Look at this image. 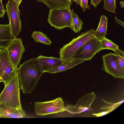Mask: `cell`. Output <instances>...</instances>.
Wrapping results in <instances>:
<instances>
[{"label": "cell", "instance_id": "cell-1", "mask_svg": "<svg viewBox=\"0 0 124 124\" xmlns=\"http://www.w3.org/2000/svg\"><path fill=\"white\" fill-rule=\"evenodd\" d=\"M17 72L23 93H31L37 86L43 71L36 58L25 61L19 65Z\"/></svg>", "mask_w": 124, "mask_h": 124}, {"label": "cell", "instance_id": "cell-2", "mask_svg": "<svg viewBox=\"0 0 124 124\" xmlns=\"http://www.w3.org/2000/svg\"><path fill=\"white\" fill-rule=\"evenodd\" d=\"M18 72L5 86L0 94V102L15 108H22Z\"/></svg>", "mask_w": 124, "mask_h": 124}, {"label": "cell", "instance_id": "cell-3", "mask_svg": "<svg viewBox=\"0 0 124 124\" xmlns=\"http://www.w3.org/2000/svg\"><path fill=\"white\" fill-rule=\"evenodd\" d=\"M95 30L92 29L80 33L69 43L64 45L60 49V58L65 60L73 58L80 48L86 42L94 36Z\"/></svg>", "mask_w": 124, "mask_h": 124}, {"label": "cell", "instance_id": "cell-4", "mask_svg": "<svg viewBox=\"0 0 124 124\" xmlns=\"http://www.w3.org/2000/svg\"><path fill=\"white\" fill-rule=\"evenodd\" d=\"M47 19L48 23L55 29L62 30L68 27L71 28V9L66 8L50 9Z\"/></svg>", "mask_w": 124, "mask_h": 124}, {"label": "cell", "instance_id": "cell-5", "mask_svg": "<svg viewBox=\"0 0 124 124\" xmlns=\"http://www.w3.org/2000/svg\"><path fill=\"white\" fill-rule=\"evenodd\" d=\"M34 108L36 115L44 116L63 112L65 111L64 102L61 97L45 102H36Z\"/></svg>", "mask_w": 124, "mask_h": 124}, {"label": "cell", "instance_id": "cell-6", "mask_svg": "<svg viewBox=\"0 0 124 124\" xmlns=\"http://www.w3.org/2000/svg\"><path fill=\"white\" fill-rule=\"evenodd\" d=\"M6 6L11 35L12 38H14L16 37L21 31L20 11L18 7L13 0H9Z\"/></svg>", "mask_w": 124, "mask_h": 124}, {"label": "cell", "instance_id": "cell-7", "mask_svg": "<svg viewBox=\"0 0 124 124\" xmlns=\"http://www.w3.org/2000/svg\"><path fill=\"white\" fill-rule=\"evenodd\" d=\"M17 72L11 62L6 48H0V77L4 86Z\"/></svg>", "mask_w": 124, "mask_h": 124}, {"label": "cell", "instance_id": "cell-8", "mask_svg": "<svg viewBox=\"0 0 124 124\" xmlns=\"http://www.w3.org/2000/svg\"><path fill=\"white\" fill-rule=\"evenodd\" d=\"M102 50L100 40L94 37L84 44L73 58L90 60L96 53Z\"/></svg>", "mask_w": 124, "mask_h": 124}, {"label": "cell", "instance_id": "cell-9", "mask_svg": "<svg viewBox=\"0 0 124 124\" xmlns=\"http://www.w3.org/2000/svg\"><path fill=\"white\" fill-rule=\"evenodd\" d=\"M6 48L11 62L17 69L25 50L22 39L16 37L12 39Z\"/></svg>", "mask_w": 124, "mask_h": 124}, {"label": "cell", "instance_id": "cell-10", "mask_svg": "<svg viewBox=\"0 0 124 124\" xmlns=\"http://www.w3.org/2000/svg\"><path fill=\"white\" fill-rule=\"evenodd\" d=\"M96 96L92 92L82 97L75 105H68L65 107V111L72 114H76L86 111H91V106L95 99Z\"/></svg>", "mask_w": 124, "mask_h": 124}, {"label": "cell", "instance_id": "cell-11", "mask_svg": "<svg viewBox=\"0 0 124 124\" xmlns=\"http://www.w3.org/2000/svg\"><path fill=\"white\" fill-rule=\"evenodd\" d=\"M103 63L101 69L116 78H124V73L118 68L115 55L110 53L102 56Z\"/></svg>", "mask_w": 124, "mask_h": 124}, {"label": "cell", "instance_id": "cell-12", "mask_svg": "<svg viewBox=\"0 0 124 124\" xmlns=\"http://www.w3.org/2000/svg\"><path fill=\"white\" fill-rule=\"evenodd\" d=\"M26 116L25 112L22 108H13L0 102V118H22Z\"/></svg>", "mask_w": 124, "mask_h": 124}, {"label": "cell", "instance_id": "cell-13", "mask_svg": "<svg viewBox=\"0 0 124 124\" xmlns=\"http://www.w3.org/2000/svg\"><path fill=\"white\" fill-rule=\"evenodd\" d=\"M36 58L44 73L61 64L64 61L60 58L48 57L40 55Z\"/></svg>", "mask_w": 124, "mask_h": 124}, {"label": "cell", "instance_id": "cell-14", "mask_svg": "<svg viewBox=\"0 0 124 124\" xmlns=\"http://www.w3.org/2000/svg\"><path fill=\"white\" fill-rule=\"evenodd\" d=\"M85 61L83 59L75 58L64 60L60 64L47 70L46 72L54 74L72 68Z\"/></svg>", "mask_w": 124, "mask_h": 124}, {"label": "cell", "instance_id": "cell-15", "mask_svg": "<svg viewBox=\"0 0 124 124\" xmlns=\"http://www.w3.org/2000/svg\"><path fill=\"white\" fill-rule=\"evenodd\" d=\"M38 2L43 3L49 9L63 8H70L73 4L71 0H36Z\"/></svg>", "mask_w": 124, "mask_h": 124}, {"label": "cell", "instance_id": "cell-16", "mask_svg": "<svg viewBox=\"0 0 124 124\" xmlns=\"http://www.w3.org/2000/svg\"><path fill=\"white\" fill-rule=\"evenodd\" d=\"M107 18L104 15L101 16L97 28L95 30V37L100 39L107 35Z\"/></svg>", "mask_w": 124, "mask_h": 124}, {"label": "cell", "instance_id": "cell-17", "mask_svg": "<svg viewBox=\"0 0 124 124\" xmlns=\"http://www.w3.org/2000/svg\"><path fill=\"white\" fill-rule=\"evenodd\" d=\"M71 27L70 29L75 33L79 32L82 29L83 24L82 20L75 14L73 9H71Z\"/></svg>", "mask_w": 124, "mask_h": 124}, {"label": "cell", "instance_id": "cell-18", "mask_svg": "<svg viewBox=\"0 0 124 124\" xmlns=\"http://www.w3.org/2000/svg\"><path fill=\"white\" fill-rule=\"evenodd\" d=\"M31 37L35 42L48 45H50L52 43L49 38L45 34L41 31H34L32 32Z\"/></svg>", "mask_w": 124, "mask_h": 124}, {"label": "cell", "instance_id": "cell-19", "mask_svg": "<svg viewBox=\"0 0 124 124\" xmlns=\"http://www.w3.org/2000/svg\"><path fill=\"white\" fill-rule=\"evenodd\" d=\"M113 53L118 69L124 73V51L119 48L114 51Z\"/></svg>", "mask_w": 124, "mask_h": 124}, {"label": "cell", "instance_id": "cell-20", "mask_svg": "<svg viewBox=\"0 0 124 124\" xmlns=\"http://www.w3.org/2000/svg\"><path fill=\"white\" fill-rule=\"evenodd\" d=\"M9 24H0V41L12 39Z\"/></svg>", "mask_w": 124, "mask_h": 124}, {"label": "cell", "instance_id": "cell-21", "mask_svg": "<svg viewBox=\"0 0 124 124\" xmlns=\"http://www.w3.org/2000/svg\"><path fill=\"white\" fill-rule=\"evenodd\" d=\"M101 43L103 49H108L114 51L119 48V46L112 41L106 38L105 37L100 39Z\"/></svg>", "mask_w": 124, "mask_h": 124}, {"label": "cell", "instance_id": "cell-22", "mask_svg": "<svg viewBox=\"0 0 124 124\" xmlns=\"http://www.w3.org/2000/svg\"><path fill=\"white\" fill-rule=\"evenodd\" d=\"M103 1L104 9L109 12L116 14L115 10L116 7V0H103Z\"/></svg>", "mask_w": 124, "mask_h": 124}, {"label": "cell", "instance_id": "cell-23", "mask_svg": "<svg viewBox=\"0 0 124 124\" xmlns=\"http://www.w3.org/2000/svg\"><path fill=\"white\" fill-rule=\"evenodd\" d=\"M102 100L106 104L109 105V106L106 105L104 106L101 108V109H113L114 110L120 105V104L123 102L124 101V100H123L121 101L116 103H113L109 102L111 105H110L109 104L108 102L106 101L103 99H102Z\"/></svg>", "mask_w": 124, "mask_h": 124}, {"label": "cell", "instance_id": "cell-24", "mask_svg": "<svg viewBox=\"0 0 124 124\" xmlns=\"http://www.w3.org/2000/svg\"><path fill=\"white\" fill-rule=\"evenodd\" d=\"M77 5H79L83 12L85 11L86 9H89L90 6L88 5V0H73Z\"/></svg>", "mask_w": 124, "mask_h": 124}, {"label": "cell", "instance_id": "cell-25", "mask_svg": "<svg viewBox=\"0 0 124 124\" xmlns=\"http://www.w3.org/2000/svg\"><path fill=\"white\" fill-rule=\"evenodd\" d=\"M113 110H114L113 109H109L107 110L97 113H94L92 115H93L95 116L96 117H99L107 114Z\"/></svg>", "mask_w": 124, "mask_h": 124}, {"label": "cell", "instance_id": "cell-26", "mask_svg": "<svg viewBox=\"0 0 124 124\" xmlns=\"http://www.w3.org/2000/svg\"><path fill=\"white\" fill-rule=\"evenodd\" d=\"M7 10L5 9L2 1H0V17L3 18Z\"/></svg>", "mask_w": 124, "mask_h": 124}, {"label": "cell", "instance_id": "cell-27", "mask_svg": "<svg viewBox=\"0 0 124 124\" xmlns=\"http://www.w3.org/2000/svg\"><path fill=\"white\" fill-rule=\"evenodd\" d=\"M11 40L0 41V48H6Z\"/></svg>", "mask_w": 124, "mask_h": 124}, {"label": "cell", "instance_id": "cell-28", "mask_svg": "<svg viewBox=\"0 0 124 124\" xmlns=\"http://www.w3.org/2000/svg\"><path fill=\"white\" fill-rule=\"evenodd\" d=\"M101 0H91V4L95 8H96L100 4Z\"/></svg>", "mask_w": 124, "mask_h": 124}, {"label": "cell", "instance_id": "cell-29", "mask_svg": "<svg viewBox=\"0 0 124 124\" xmlns=\"http://www.w3.org/2000/svg\"><path fill=\"white\" fill-rule=\"evenodd\" d=\"M114 18L116 23H118L119 25L122 26L123 27H124V23L123 22L119 19L116 16Z\"/></svg>", "mask_w": 124, "mask_h": 124}, {"label": "cell", "instance_id": "cell-30", "mask_svg": "<svg viewBox=\"0 0 124 124\" xmlns=\"http://www.w3.org/2000/svg\"><path fill=\"white\" fill-rule=\"evenodd\" d=\"M16 3L17 6L18 7L20 4L22 0H13Z\"/></svg>", "mask_w": 124, "mask_h": 124}, {"label": "cell", "instance_id": "cell-31", "mask_svg": "<svg viewBox=\"0 0 124 124\" xmlns=\"http://www.w3.org/2000/svg\"><path fill=\"white\" fill-rule=\"evenodd\" d=\"M120 6L121 8H124V3L123 1L122 0L119 2Z\"/></svg>", "mask_w": 124, "mask_h": 124}, {"label": "cell", "instance_id": "cell-32", "mask_svg": "<svg viewBox=\"0 0 124 124\" xmlns=\"http://www.w3.org/2000/svg\"><path fill=\"white\" fill-rule=\"evenodd\" d=\"M3 81L1 78H0V82H2Z\"/></svg>", "mask_w": 124, "mask_h": 124}, {"label": "cell", "instance_id": "cell-33", "mask_svg": "<svg viewBox=\"0 0 124 124\" xmlns=\"http://www.w3.org/2000/svg\"><path fill=\"white\" fill-rule=\"evenodd\" d=\"M0 1H2V0H0Z\"/></svg>", "mask_w": 124, "mask_h": 124}, {"label": "cell", "instance_id": "cell-34", "mask_svg": "<svg viewBox=\"0 0 124 124\" xmlns=\"http://www.w3.org/2000/svg\"><path fill=\"white\" fill-rule=\"evenodd\" d=\"M0 78H1L0 77Z\"/></svg>", "mask_w": 124, "mask_h": 124}, {"label": "cell", "instance_id": "cell-35", "mask_svg": "<svg viewBox=\"0 0 124 124\" xmlns=\"http://www.w3.org/2000/svg\"></svg>", "mask_w": 124, "mask_h": 124}]
</instances>
